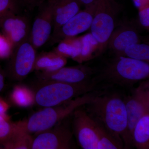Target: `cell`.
Segmentation results:
<instances>
[{"label":"cell","mask_w":149,"mask_h":149,"mask_svg":"<svg viewBox=\"0 0 149 149\" xmlns=\"http://www.w3.org/2000/svg\"><path fill=\"white\" fill-rule=\"evenodd\" d=\"M149 76V63L115 55L102 68H95L92 81L103 88L130 90L136 83L148 79Z\"/></svg>","instance_id":"obj_2"},{"label":"cell","mask_w":149,"mask_h":149,"mask_svg":"<svg viewBox=\"0 0 149 149\" xmlns=\"http://www.w3.org/2000/svg\"><path fill=\"white\" fill-rule=\"evenodd\" d=\"M36 50L29 39L13 48L8 67L9 75L12 79L21 81L34 70Z\"/></svg>","instance_id":"obj_8"},{"label":"cell","mask_w":149,"mask_h":149,"mask_svg":"<svg viewBox=\"0 0 149 149\" xmlns=\"http://www.w3.org/2000/svg\"><path fill=\"white\" fill-rule=\"evenodd\" d=\"M113 88H102L83 107L88 115L103 127L124 149H130L125 95Z\"/></svg>","instance_id":"obj_1"},{"label":"cell","mask_w":149,"mask_h":149,"mask_svg":"<svg viewBox=\"0 0 149 149\" xmlns=\"http://www.w3.org/2000/svg\"><path fill=\"white\" fill-rule=\"evenodd\" d=\"M134 4L139 8L149 4V0H133Z\"/></svg>","instance_id":"obj_28"},{"label":"cell","mask_w":149,"mask_h":149,"mask_svg":"<svg viewBox=\"0 0 149 149\" xmlns=\"http://www.w3.org/2000/svg\"><path fill=\"white\" fill-rule=\"evenodd\" d=\"M32 140V135L20 130L18 126L11 139L3 146L7 149H31Z\"/></svg>","instance_id":"obj_20"},{"label":"cell","mask_w":149,"mask_h":149,"mask_svg":"<svg viewBox=\"0 0 149 149\" xmlns=\"http://www.w3.org/2000/svg\"><path fill=\"white\" fill-rule=\"evenodd\" d=\"M120 7L116 0H97L91 34L98 44V55L104 52L116 28Z\"/></svg>","instance_id":"obj_5"},{"label":"cell","mask_w":149,"mask_h":149,"mask_svg":"<svg viewBox=\"0 0 149 149\" xmlns=\"http://www.w3.org/2000/svg\"><path fill=\"white\" fill-rule=\"evenodd\" d=\"M81 4H84L85 7L89 6L95 3L97 0H77Z\"/></svg>","instance_id":"obj_29"},{"label":"cell","mask_w":149,"mask_h":149,"mask_svg":"<svg viewBox=\"0 0 149 149\" xmlns=\"http://www.w3.org/2000/svg\"><path fill=\"white\" fill-rule=\"evenodd\" d=\"M10 99L14 104L20 107H28L35 103L34 91L24 85H15L11 93Z\"/></svg>","instance_id":"obj_19"},{"label":"cell","mask_w":149,"mask_h":149,"mask_svg":"<svg viewBox=\"0 0 149 149\" xmlns=\"http://www.w3.org/2000/svg\"><path fill=\"white\" fill-rule=\"evenodd\" d=\"M120 56L149 63V45L141 42L133 44L125 48Z\"/></svg>","instance_id":"obj_21"},{"label":"cell","mask_w":149,"mask_h":149,"mask_svg":"<svg viewBox=\"0 0 149 149\" xmlns=\"http://www.w3.org/2000/svg\"><path fill=\"white\" fill-rule=\"evenodd\" d=\"M73 136L83 149H97L99 140L105 130L87 113L83 106L70 115Z\"/></svg>","instance_id":"obj_7"},{"label":"cell","mask_w":149,"mask_h":149,"mask_svg":"<svg viewBox=\"0 0 149 149\" xmlns=\"http://www.w3.org/2000/svg\"><path fill=\"white\" fill-rule=\"evenodd\" d=\"M44 0H19L24 10L30 12L37 6H40Z\"/></svg>","instance_id":"obj_25"},{"label":"cell","mask_w":149,"mask_h":149,"mask_svg":"<svg viewBox=\"0 0 149 149\" xmlns=\"http://www.w3.org/2000/svg\"><path fill=\"white\" fill-rule=\"evenodd\" d=\"M132 146L138 149H149V105L133 128L132 134Z\"/></svg>","instance_id":"obj_16"},{"label":"cell","mask_w":149,"mask_h":149,"mask_svg":"<svg viewBox=\"0 0 149 149\" xmlns=\"http://www.w3.org/2000/svg\"><path fill=\"white\" fill-rule=\"evenodd\" d=\"M96 2L80 11L66 23L52 34L49 44L54 45L62 40L75 37L90 29L95 9Z\"/></svg>","instance_id":"obj_11"},{"label":"cell","mask_w":149,"mask_h":149,"mask_svg":"<svg viewBox=\"0 0 149 149\" xmlns=\"http://www.w3.org/2000/svg\"><path fill=\"white\" fill-rule=\"evenodd\" d=\"M13 48L4 35L0 34V58L10 57Z\"/></svg>","instance_id":"obj_24"},{"label":"cell","mask_w":149,"mask_h":149,"mask_svg":"<svg viewBox=\"0 0 149 149\" xmlns=\"http://www.w3.org/2000/svg\"><path fill=\"white\" fill-rule=\"evenodd\" d=\"M4 77L2 73L0 72V92L2 90L4 86Z\"/></svg>","instance_id":"obj_30"},{"label":"cell","mask_w":149,"mask_h":149,"mask_svg":"<svg viewBox=\"0 0 149 149\" xmlns=\"http://www.w3.org/2000/svg\"><path fill=\"white\" fill-rule=\"evenodd\" d=\"M149 4L139 8L140 21L145 27H149Z\"/></svg>","instance_id":"obj_26"},{"label":"cell","mask_w":149,"mask_h":149,"mask_svg":"<svg viewBox=\"0 0 149 149\" xmlns=\"http://www.w3.org/2000/svg\"><path fill=\"white\" fill-rule=\"evenodd\" d=\"M128 95H125V102L128 121V137L132 146V134L137 121L147 106L149 105V81L143 80L135 89H130Z\"/></svg>","instance_id":"obj_10"},{"label":"cell","mask_w":149,"mask_h":149,"mask_svg":"<svg viewBox=\"0 0 149 149\" xmlns=\"http://www.w3.org/2000/svg\"><path fill=\"white\" fill-rule=\"evenodd\" d=\"M35 103L43 107L56 106L100 88L92 80L78 83L39 80Z\"/></svg>","instance_id":"obj_4"},{"label":"cell","mask_w":149,"mask_h":149,"mask_svg":"<svg viewBox=\"0 0 149 149\" xmlns=\"http://www.w3.org/2000/svg\"><path fill=\"white\" fill-rule=\"evenodd\" d=\"M32 22L29 40L36 50L45 45L52 33L53 18L52 1L40 6Z\"/></svg>","instance_id":"obj_12"},{"label":"cell","mask_w":149,"mask_h":149,"mask_svg":"<svg viewBox=\"0 0 149 149\" xmlns=\"http://www.w3.org/2000/svg\"><path fill=\"white\" fill-rule=\"evenodd\" d=\"M54 52L60 55L78 62L81 54V37L67 38L59 42Z\"/></svg>","instance_id":"obj_18"},{"label":"cell","mask_w":149,"mask_h":149,"mask_svg":"<svg viewBox=\"0 0 149 149\" xmlns=\"http://www.w3.org/2000/svg\"><path fill=\"white\" fill-rule=\"evenodd\" d=\"M70 115L52 128L34 134L31 149L73 148Z\"/></svg>","instance_id":"obj_6"},{"label":"cell","mask_w":149,"mask_h":149,"mask_svg":"<svg viewBox=\"0 0 149 149\" xmlns=\"http://www.w3.org/2000/svg\"><path fill=\"white\" fill-rule=\"evenodd\" d=\"M9 108L8 103L3 99L0 97V115L3 117L10 118L7 115V111Z\"/></svg>","instance_id":"obj_27"},{"label":"cell","mask_w":149,"mask_h":149,"mask_svg":"<svg viewBox=\"0 0 149 149\" xmlns=\"http://www.w3.org/2000/svg\"><path fill=\"white\" fill-rule=\"evenodd\" d=\"M51 1L53 17L52 34L80 11L81 4L77 0H51Z\"/></svg>","instance_id":"obj_15"},{"label":"cell","mask_w":149,"mask_h":149,"mask_svg":"<svg viewBox=\"0 0 149 149\" xmlns=\"http://www.w3.org/2000/svg\"><path fill=\"white\" fill-rule=\"evenodd\" d=\"M66 63V58L54 51L44 52L36 57L34 70L46 72H53L64 67Z\"/></svg>","instance_id":"obj_17"},{"label":"cell","mask_w":149,"mask_h":149,"mask_svg":"<svg viewBox=\"0 0 149 149\" xmlns=\"http://www.w3.org/2000/svg\"><path fill=\"white\" fill-rule=\"evenodd\" d=\"M141 42V36L136 26L124 23L115 28L109 40L107 47L114 55L120 56L128 46Z\"/></svg>","instance_id":"obj_14"},{"label":"cell","mask_w":149,"mask_h":149,"mask_svg":"<svg viewBox=\"0 0 149 149\" xmlns=\"http://www.w3.org/2000/svg\"><path fill=\"white\" fill-rule=\"evenodd\" d=\"M95 72V68L86 65L64 66L53 72H39L37 77L44 81L78 83L91 80Z\"/></svg>","instance_id":"obj_13"},{"label":"cell","mask_w":149,"mask_h":149,"mask_svg":"<svg viewBox=\"0 0 149 149\" xmlns=\"http://www.w3.org/2000/svg\"><path fill=\"white\" fill-rule=\"evenodd\" d=\"M22 10L19 0H0V22L8 15Z\"/></svg>","instance_id":"obj_23"},{"label":"cell","mask_w":149,"mask_h":149,"mask_svg":"<svg viewBox=\"0 0 149 149\" xmlns=\"http://www.w3.org/2000/svg\"><path fill=\"white\" fill-rule=\"evenodd\" d=\"M29 12L11 13L0 22V28L13 48L29 39L32 20Z\"/></svg>","instance_id":"obj_9"},{"label":"cell","mask_w":149,"mask_h":149,"mask_svg":"<svg viewBox=\"0 0 149 149\" xmlns=\"http://www.w3.org/2000/svg\"><path fill=\"white\" fill-rule=\"evenodd\" d=\"M18 129L17 123H13L7 118L0 115V145L8 142Z\"/></svg>","instance_id":"obj_22"},{"label":"cell","mask_w":149,"mask_h":149,"mask_svg":"<svg viewBox=\"0 0 149 149\" xmlns=\"http://www.w3.org/2000/svg\"><path fill=\"white\" fill-rule=\"evenodd\" d=\"M100 90L97 88L58 105L44 107L27 119L17 122L19 128L32 135L52 128L75 109L91 101Z\"/></svg>","instance_id":"obj_3"}]
</instances>
